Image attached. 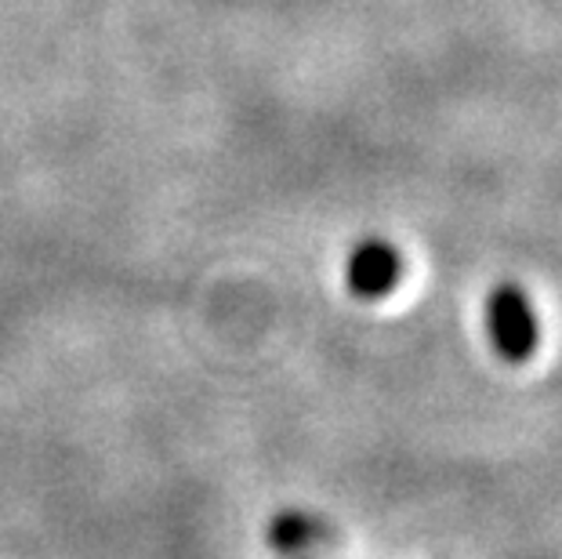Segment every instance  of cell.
<instances>
[{"label": "cell", "mask_w": 562, "mask_h": 559, "mask_svg": "<svg viewBox=\"0 0 562 559\" xmlns=\"http://www.w3.org/2000/svg\"><path fill=\"white\" fill-rule=\"evenodd\" d=\"M486 335L505 364H526L533 356L541 342V324H537L530 294L516 280L497 283L486 294Z\"/></svg>", "instance_id": "1"}, {"label": "cell", "mask_w": 562, "mask_h": 559, "mask_svg": "<svg viewBox=\"0 0 562 559\" xmlns=\"http://www.w3.org/2000/svg\"><path fill=\"white\" fill-rule=\"evenodd\" d=\"M403 280V255L385 236H363L345 258V288L356 299L378 302L400 288Z\"/></svg>", "instance_id": "2"}, {"label": "cell", "mask_w": 562, "mask_h": 559, "mask_svg": "<svg viewBox=\"0 0 562 559\" xmlns=\"http://www.w3.org/2000/svg\"><path fill=\"white\" fill-rule=\"evenodd\" d=\"M266 541H269V549H277L283 556H302V552L319 549V545H327L330 527L319 516L305 513V508H283V513L269 519Z\"/></svg>", "instance_id": "3"}]
</instances>
